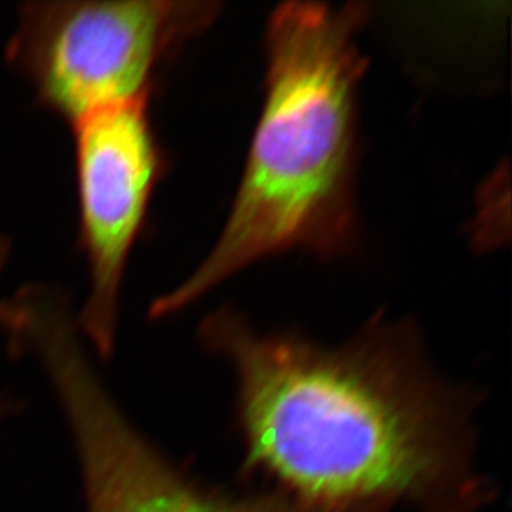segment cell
<instances>
[{
  "mask_svg": "<svg viewBox=\"0 0 512 512\" xmlns=\"http://www.w3.org/2000/svg\"><path fill=\"white\" fill-rule=\"evenodd\" d=\"M5 254H7V246H5V241L0 239V269H2V264H4Z\"/></svg>",
  "mask_w": 512,
  "mask_h": 512,
  "instance_id": "6",
  "label": "cell"
},
{
  "mask_svg": "<svg viewBox=\"0 0 512 512\" xmlns=\"http://www.w3.org/2000/svg\"><path fill=\"white\" fill-rule=\"evenodd\" d=\"M12 345L49 375L77 446L87 512H305L279 498L234 499L184 476L131 425L88 362L54 292L25 290L2 314Z\"/></svg>",
  "mask_w": 512,
  "mask_h": 512,
  "instance_id": "3",
  "label": "cell"
},
{
  "mask_svg": "<svg viewBox=\"0 0 512 512\" xmlns=\"http://www.w3.org/2000/svg\"><path fill=\"white\" fill-rule=\"evenodd\" d=\"M362 2L285 4L267 25L266 98L223 232L191 276L151 305L165 317L281 252L334 256L355 237Z\"/></svg>",
  "mask_w": 512,
  "mask_h": 512,
  "instance_id": "2",
  "label": "cell"
},
{
  "mask_svg": "<svg viewBox=\"0 0 512 512\" xmlns=\"http://www.w3.org/2000/svg\"><path fill=\"white\" fill-rule=\"evenodd\" d=\"M216 2H30L7 58L44 107L77 121L150 98L156 73L218 17Z\"/></svg>",
  "mask_w": 512,
  "mask_h": 512,
  "instance_id": "4",
  "label": "cell"
},
{
  "mask_svg": "<svg viewBox=\"0 0 512 512\" xmlns=\"http://www.w3.org/2000/svg\"><path fill=\"white\" fill-rule=\"evenodd\" d=\"M72 126L80 246L88 269L87 302L75 322L95 352L108 358L115 347L121 282L165 173V158L148 100L93 113Z\"/></svg>",
  "mask_w": 512,
  "mask_h": 512,
  "instance_id": "5",
  "label": "cell"
},
{
  "mask_svg": "<svg viewBox=\"0 0 512 512\" xmlns=\"http://www.w3.org/2000/svg\"><path fill=\"white\" fill-rule=\"evenodd\" d=\"M201 339L236 375L249 464L295 508L476 512L488 503L469 400L431 372L408 325L375 320L325 347L261 334L221 309Z\"/></svg>",
  "mask_w": 512,
  "mask_h": 512,
  "instance_id": "1",
  "label": "cell"
}]
</instances>
